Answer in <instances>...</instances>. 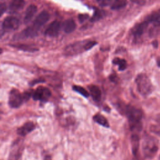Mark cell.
<instances>
[{
	"label": "cell",
	"instance_id": "cell-27",
	"mask_svg": "<svg viewBox=\"0 0 160 160\" xmlns=\"http://www.w3.org/2000/svg\"><path fill=\"white\" fill-rule=\"evenodd\" d=\"M6 10V5L5 3L0 4V17L4 14Z\"/></svg>",
	"mask_w": 160,
	"mask_h": 160
},
{
	"label": "cell",
	"instance_id": "cell-28",
	"mask_svg": "<svg viewBox=\"0 0 160 160\" xmlns=\"http://www.w3.org/2000/svg\"><path fill=\"white\" fill-rule=\"evenodd\" d=\"M131 1L141 6L144 5L146 2V0H131Z\"/></svg>",
	"mask_w": 160,
	"mask_h": 160
},
{
	"label": "cell",
	"instance_id": "cell-25",
	"mask_svg": "<svg viewBox=\"0 0 160 160\" xmlns=\"http://www.w3.org/2000/svg\"><path fill=\"white\" fill-rule=\"evenodd\" d=\"M98 3L102 7H106L111 4L112 0H97Z\"/></svg>",
	"mask_w": 160,
	"mask_h": 160
},
{
	"label": "cell",
	"instance_id": "cell-17",
	"mask_svg": "<svg viewBox=\"0 0 160 160\" xmlns=\"http://www.w3.org/2000/svg\"><path fill=\"white\" fill-rule=\"evenodd\" d=\"M132 152L134 156H136L139 147V137L137 133H132L131 138Z\"/></svg>",
	"mask_w": 160,
	"mask_h": 160
},
{
	"label": "cell",
	"instance_id": "cell-6",
	"mask_svg": "<svg viewBox=\"0 0 160 160\" xmlns=\"http://www.w3.org/2000/svg\"><path fill=\"white\" fill-rule=\"evenodd\" d=\"M50 15L49 12L47 11H42L40 14L38 15V16L36 18L35 20L32 22V25L30 26L31 28H32L34 31H35L36 33H38L39 29L45 24L46 23L49 19Z\"/></svg>",
	"mask_w": 160,
	"mask_h": 160
},
{
	"label": "cell",
	"instance_id": "cell-24",
	"mask_svg": "<svg viewBox=\"0 0 160 160\" xmlns=\"http://www.w3.org/2000/svg\"><path fill=\"white\" fill-rule=\"evenodd\" d=\"M96 43L97 42L94 41H86V42L84 46V51H88V50L91 49L93 46H94L96 44Z\"/></svg>",
	"mask_w": 160,
	"mask_h": 160
},
{
	"label": "cell",
	"instance_id": "cell-2",
	"mask_svg": "<svg viewBox=\"0 0 160 160\" xmlns=\"http://www.w3.org/2000/svg\"><path fill=\"white\" fill-rule=\"evenodd\" d=\"M137 89L139 94L147 97L150 95L152 91V84L148 76L143 73L139 74L135 79Z\"/></svg>",
	"mask_w": 160,
	"mask_h": 160
},
{
	"label": "cell",
	"instance_id": "cell-7",
	"mask_svg": "<svg viewBox=\"0 0 160 160\" xmlns=\"http://www.w3.org/2000/svg\"><path fill=\"white\" fill-rule=\"evenodd\" d=\"M85 41H79L67 46L64 49V54L66 56H74L84 51V46Z\"/></svg>",
	"mask_w": 160,
	"mask_h": 160
},
{
	"label": "cell",
	"instance_id": "cell-16",
	"mask_svg": "<svg viewBox=\"0 0 160 160\" xmlns=\"http://www.w3.org/2000/svg\"><path fill=\"white\" fill-rule=\"evenodd\" d=\"M76 28V24L75 21L72 19L66 20L62 24V28L66 33H71L73 32Z\"/></svg>",
	"mask_w": 160,
	"mask_h": 160
},
{
	"label": "cell",
	"instance_id": "cell-33",
	"mask_svg": "<svg viewBox=\"0 0 160 160\" xmlns=\"http://www.w3.org/2000/svg\"><path fill=\"white\" fill-rule=\"evenodd\" d=\"M159 11H160V10H159Z\"/></svg>",
	"mask_w": 160,
	"mask_h": 160
},
{
	"label": "cell",
	"instance_id": "cell-5",
	"mask_svg": "<svg viewBox=\"0 0 160 160\" xmlns=\"http://www.w3.org/2000/svg\"><path fill=\"white\" fill-rule=\"evenodd\" d=\"M25 101L23 94H21L18 89H12L9 92L8 103L12 108H18L23 102Z\"/></svg>",
	"mask_w": 160,
	"mask_h": 160
},
{
	"label": "cell",
	"instance_id": "cell-10",
	"mask_svg": "<svg viewBox=\"0 0 160 160\" xmlns=\"http://www.w3.org/2000/svg\"><path fill=\"white\" fill-rule=\"evenodd\" d=\"M61 28V23L58 21H52L46 28L45 31V35L49 37H54L57 36Z\"/></svg>",
	"mask_w": 160,
	"mask_h": 160
},
{
	"label": "cell",
	"instance_id": "cell-31",
	"mask_svg": "<svg viewBox=\"0 0 160 160\" xmlns=\"http://www.w3.org/2000/svg\"><path fill=\"white\" fill-rule=\"evenodd\" d=\"M2 113V111H1V106H0V115H1V114Z\"/></svg>",
	"mask_w": 160,
	"mask_h": 160
},
{
	"label": "cell",
	"instance_id": "cell-21",
	"mask_svg": "<svg viewBox=\"0 0 160 160\" xmlns=\"http://www.w3.org/2000/svg\"><path fill=\"white\" fill-rule=\"evenodd\" d=\"M127 0H114L111 3V8L113 10H118L126 6Z\"/></svg>",
	"mask_w": 160,
	"mask_h": 160
},
{
	"label": "cell",
	"instance_id": "cell-12",
	"mask_svg": "<svg viewBox=\"0 0 160 160\" xmlns=\"http://www.w3.org/2000/svg\"><path fill=\"white\" fill-rule=\"evenodd\" d=\"M148 24L149 23L146 21H145L136 24L131 30V32L133 34V36L136 37L141 36L146 30Z\"/></svg>",
	"mask_w": 160,
	"mask_h": 160
},
{
	"label": "cell",
	"instance_id": "cell-3",
	"mask_svg": "<svg viewBox=\"0 0 160 160\" xmlns=\"http://www.w3.org/2000/svg\"><path fill=\"white\" fill-rule=\"evenodd\" d=\"M158 150V142L156 139L151 136L146 137L142 144V151L146 158H153Z\"/></svg>",
	"mask_w": 160,
	"mask_h": 160
},
{
	"label": "cell",
	"instance_id": "cell-13",
	"mask_svg": "<svg viewBox=\"0 0 160 160\" xmlns=\"http://www.w3.org/2000/svg\"><path fill=\"white\" fill-rule=\"evenodd\" d=\"M37 11V7L34 4H31L29 5L25 12V15L24 18V22L25 24L29 23L31 20L34 17V14H36Z\"/></svg>",
	"mask_w": 160,
	"mask_h": 160
},
{
	"label": "cell",
	"instance_id": "cell-32",
	"mask_svg": "<svg viewBox=\"0 0 160 160\" xmlns=\"http://www.w3.org/2000/svg\"><path fill=\"white\" fill-rule=\"evenodd\" d=\"M159 160H160V158H159Z\"/></svg>",
	"mask_w": 160,
	"mask_h": 160
},
{
	"label": "cell",
	"instance_id": "cell-9",
	"mask_svg": "<svg viewBox=\"0 0 160 160\" xmlns=\"http://www.w3.org/2000/svg\"><path fill=\"white\" fill-rule=\"evenodd\" d=\"M19 26V19L14 16H8L2 23V29L4 31H13L18 28Z\"/></svg>",
	"mask_w": 160,
	"mask_h": 160
},
{
	"label": "cell",
	"instance_id": "cell-14",
	"mask_svg": "<svg viewBox=\"0 0 160 160\" xmlns=\"http://www.w3.org/2000/svg\"><path fill=\"white\" fill-rule=\"evenodd\" d=\"M25 4L24 0H11L9 3V9L11 12H14L21 10Z\"/></svg>",
	"mask_w": 160,
	"mask_h": 160
},
{
	"label": "cell",
	"instance_id": "cell-30",
	"mask_svg": "<svg viewBox=\"0 0 160 160\" xmlns=\"http://www.w3.org/2000/svg\"><path fill=\"white\" fill-rule=\"evenodd\" d=\"M2 52V50L1 48H0V54H1Z\"/></svg>",
	"mask_w": 160,
	"mask_h": 160
},
{
	"label": "cell",
	"instance_id": "cell-29",
	"mask_svg": "<svg viewBox=\"0 0 160 160\" xmlns=\"http://www.w3.org/2000/svg\"><path fill=\"white\" fill-rule=\"evenodd\" d=\"M44 160H51V158L50 156H46L44 158Z\"/></svg>",
	"mask_w": 160,
	"mask_h": 160
},
{
	"label": "cell",
	"instance_id": "cell-19",
	"mask_svg": "<svg viewBox=\"0 0 160 160\" xmlns=\"http://www.w3.org/2000/svg\"><path fill=\"white\" fill-rule=\"evenodd\" d=\"M92 118H93V120L99 125L102 126L105 128H109V124L108 122V121L102 114L98 113L95 114Z\"/></svg>",
	"mask_w": 160,
	"mask_h": 160
},
{
	"label": "cell",
	"instance_id": "cell-8",
	"mask_svg": "<svg viewBox=\"0 0 160 160\" xmlns=\"http://www.w3.org/2000/svg\"><path fill=\"white\" fill-rule=\"evenodd\" d=\"M51 92L48 88L43 86L38 87L32 92V96L34 100H39L41 102H46L51 97Z\"/></svg>",
	"mask_w": 160,
	"mask_h": 160
},
{
	"label": "cell",
	"instance_id": "cell-15",
	"mask_svg": "<svg viewBox=\"0 0 160 160\" xmlns=\"http://www.w3.org/2000/svg\"><path fill=\"white\" fill-rule=\"evenodd\" d=\"M89 89L92 99L96 102L100 101L101 99L102 94L99 87L95 85H91L89 86Z\"/></svg>",
	"mask_w": 160,
	"mask_h": 160
},
{
	"label": "cell",
	"instance_id": "cell-18",
	"mask_svg": "<svg viewBox=\"0 0 160 160\" xmlns=\"http://www.w3.org/2000/svg\"><path fill=\"white\" fill-rule=\"evenodd\" d=\"M11 46L24 51H28V52H35L38 51V48L36 47L32 46V45H28V44H11Z\"/></svg>",
	"mask_w": 160,
	"mask_h": 160
},
{
	"label": "cell",
	"instance_id": "cell-4",
	"mask_svg": "<svg viewBox=\"0 0 160 160\" xmlns=\"http://www.w3.org/2000/svg\"><path fill=\"white\" fill-rule=\"evenodd\" d=\"M24 147L23 139L20 138L16 139L11 146L8 160H21Z\"/></svg>",
	"mask_w": 160,
	"mask_h": 160
},
{
	"label": "cell",
	"instance_id": "cell-1",
	"mask_svg": "<svg viewBox=\"0 0 160 160\" xmlns=\"http://www.w3.org/2000/svg\"><path fill=\"white\" fill-rule=\"evenodd\" d=\"M124 112L126 113L129 122V126L133 133L139 132L142 129V111L134 107L127 106L124 108Z\"/></svg>",
	"mask_w": 160,
	"mask_h": 160
},
{
	"label": "cell",
	"instance_id": "cell-23",
	"mask_svg": "<svg viewBox=\"0 0 160 160\" xmlns=\"http://www.w3.org/2000/svg\"><path fill=\"white\" fill-rule=\"evenodd\" d=\"M103 17V12L101 11V10L96 9L94 11V12L91 18V22H96L97 21H99Z\"/></svg>",
	"mask_w": 160,
	"mask_h": 160
},
{
	"label": "cell",
	"instance_id": "cell-26",
	"mask_svg": "<svg viewBox=\"0 0 160 160\" xmlns=\"http://www.w3.org/2000/svg\"><path fill=\"white\" fill-rule=\"evenodd\" d=\"M89 18L88 14H80L78 16V19L80 22H83Z\"/></svg>",
	"mask_w": 160,
	"mask_h": 160
},
{
	"label": "cell",
	"instance_id": "cell-20",
	"mask_svg": "<svg viewBox=\"0 0 160 160\" xmlns=\"http://www.w3.org/2000/svg\"><path fill=\"white\" fill-rule=\"evenodd\" d=\"M112 63L118 66V69L119 71H124L127 68V62L125 59L119 58H115L112 60Z\"/></svg>",
	"mask_w": 160,
	"mask_h": 160
},
{
	"label": "cell",
	"instance_id": "cell-22",
	"mask_svg": "<svg viewBox=\"0 0 160 160\" xmlns=\"http://www.w3.org/2000/svg\"><path fill=\"white\" fill-rule=\"evenodd\" d=\"M72 89L77 92L78 93L80 94L81 95H82V96H84V98H88L89 96V92L83 87L80 86H72Z\"/></svg>",
	"mask_w": 160,
	"mask_h": 160
},
{
	"label": "cell",
	"instance_id": "cell-11",
	"mask_svg": "<svg viewBox=\"0 0 160 160\" xmlns=\"http://www.w3.org/2000/svg\"><path fill=\"white\" fill-rule=\"evenodd\" d=\"M36 128L35 124L32 121H28L24 123L21 127L19 128L17 130V133L22 137H24L34 130Z\"/></svg>",
	"mask_w": 160,
	"mask_h": 160
}]
</instances>
